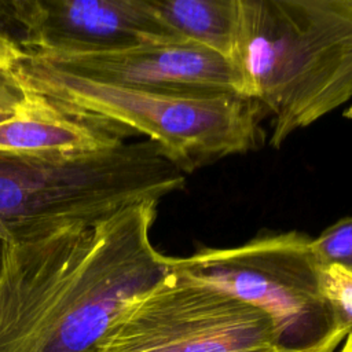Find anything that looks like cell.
Here are the masks:
<instances>
[{
    "label": "cell",
    "instance_id": "11",
    "mask_svg": "<svg viewBox=\"0 0 352 352\" xmlns=\"http://www.w3.org/2000/svg\"><path fill=\"white\" fill-rule=\"evenodd\" d=\"M319 290L337 320L352 331V271L318 263Z\"/></svg>",
    "mask_w": 352,
    "mask_h": 352
},
{
    "label": "cell",
    "instance_id": "1",
    "mask_svg": "<svg viewBox=\"0 0 352 352\" xmlns=\"http://www.w3.org/2000/svg\"><path fill=\"white\" fill-rule=\"evenodd\" d=\"M158 202L11 234L0 271V352H104L128 307L170 272V257L150 238Z\"/></svg>",
    "mask_w": 352,
    "mask_h": 352
},
{
    "label": "cell",
    "instance_id": "13",
    "mask_svg": "<svg viewBox=\"0 0 352 352\" xmlns=\"http://www.w3.org/2000/svg\"><path fill=\"white\" fill-rule=\"evenodd\" d=\"M26 0H0V34L19 45L25 40Z\"/></svg>",
    "mask_w": 352,
    "mask_h": 352
},
{
    "label": "cell",
    "instance_id": "7",
    "mask_svg": "<svg viewBox=\"0 0 352 352\" xmlns=\"http://www.w3.org/2000/svg\"><path fill=\"white\" fill-rule=\"evenodd\" d=\"M59 70L128 87L162 89H213L239 95L232 63L217 52L182 37H162L94 52L25 55Z\"/></svg>",
    "mask_w": 352,
    "mask_h": 352
},
{
    "label": "cell",
    "instance_id": "15",
    "mask_svg": "<svg viewBox=\"0 0 352 352\" xmlns=\"http://www.w3.org/2000/svg\"><path fill=\"white\" fill-rule=\"evenodd\" d=\"M338 352H352V331L348 333L345 341L342 342V346Z\"/></svg>",
    "mask_w": 352,
    "mask_h": 352
},
{
    "label": "cell",
    "instance_id": "9",
    "mask_svg": "<svg viewBox=\"0 0 352 352\" xmlns=\"http://www.w3.org/2000/svg\"><path fill=\"white\" fill-rule=\"evenodd\" d=\"M131 135L122 125L72 113L28 89L25 103L0 122V154L72 155L117 144Z\"/></svg>",
    "mask_w": 352,
    "mask_h": 352
},
{
    "label": "cell",
    "instance_id": "17",
    "mask_svg": "<svg viewBox=\"0 0 352 352\" xmlns=\"http://www.w3.org/2000/svg\"><path fill=\"white\" fill-rule=\"evenodd\" d=\"M15 111H11V110H1L0 109V122L6 121L7 118H10Z\"/></svg>",
    "mask_w": 352,
    "mask_h": 352
},
{
    "label": "cell",
    "instance_id": "18",
    "mask_svg": "<svg viewBox=\"0 0 352 352\" xmlns=\"http://www.w3.org/2000/svg\"><path fill=\"white\" fill-rule=\"evenodd\" d=\"M4 243L6 241L0 239V271H1V265H3V254H4Z\"/></svg>",
    "mask_w": 352,
    "mask_h": 352
},
{
    "label": "cell",
    "instance_id": "14",
    "mask_svg": "<svg viewBox=\"0 0 352 352\" xmlns=\"http://www.w3.org/2000/svg\"><path fill=\"white\" fill-rule=\"evenodd\" d=\"M28 89L12 70L0 69V109L16 111L26 100Z\"/></svg>",
    "mask_w": 352,
    "mask_h": 352
},
{
    "label": "cell",
    "instance_id": "5",
    "mask_svg": "<svg viewBox=\"0 0 352 352\" xmlns=\"http://www.w3.org/2000/svg\"><path fill=\"white\" fill-rule=\"evenodd\" d=\"M104 352L279 351L263 311L170 271L128 307Z\"/></svg>",
    "mask_w": 352,
    "mask_h": 352
},
{
    "label": "cell",
    "instance_id": "12",
    "mask_svg": "<svg viewBox=\"0 0 352 352\" xmlns=\"http://www.w3.org/2000/svg\"><path fill=\"white\" fill-rule=\"evenodd\" d=\"M319 264H337L352 271V217L331 224L311 242Z\"/></svg>",
    "mask_w": 352,
    "mask_h": 352
},
{
    "label": "cell",
    "instance_id": "3",
    "mask_svg": "<svg viewBox=\"0 0 352 352\" xmlns=\"http://www.w3.org/2000/svg\"><path fill=\"white\" fill-rule=\"evenodd\" d=\"M184 184L186 173L148 139L62 157L0 154V219L10 235L47 224L95 223Z\"/></svg>",
    "mask_w": 352,
    "mask_h": 352
},
{
    "label": "cell",
    "instance_id": "8",
    "mask_svg": "<svg viewBox=\"0 0 352 352\" xmlns=\"http://www.w3.org/2000/svg\"><path fill=\"white\" fill-rule=\"evenodd\" d=\"M177 37L150 0H28L25 55L94 52Z\"/></svg>",
    "mask_w": 352,
    "mask_h": 352
},
{
    "label": "cell",
    "instance_id": "16",
    "mask_svg": "<svg viewBox=\"0 0 352 352\" xmlns=\"http://www.w3.org/2000/svg\"><path fill=\"white\" fill-rule=\"evenodd\" d=\"M0 239H3V241H8L10 239L8 230H7L6 224L1 221V219H0Z\"/></svg>",
    "mask_w": 352,
    "mask_h": 352
},
{
    "label": "cell",
    "instance_id": "4",
    "mask_svg": "<svg viewBox=\"0 0 352 352\" xmlns=\"http://www.w3.org/2000/svg\"><path fill=\"white\" fill-rule=\"evenodd\" d=\"M311 242L297 231L261 234L238 246L170 257V271L263 311L279 352H336L349 330L319 290Z\"/></svg>",
    "mask_w": 352,
    "mask_h": 352
},
{
    "label": "cell",
    "instance_id": "10",
    "mask_svg": "<svg viewBox=\"0 0 352 352\" xmlns=\"http://www.w3.org/2000/svg\"><path fill=\"white\" fill-rule=\"evenodd\" d=\"M160 19L177 37L192 41L231 62L238 0H150Z\"/></svg>",
    "mask_w": 352,
    "mask_h": 352
},
{
    "label": "cell",
    "instance_id": "2",
    "mask_svg": "<svg viewBox=\"0 0 352 352\" xmlns=\"http://www.w3.org/2000/svg\"><path fill=\"white\" fill-rule=\"evenodd\" d=\"M22 84L55 104L122 125L157 143L186 175L260 144L265 110L228 91L162 89L80 77L23 59L14 67Z\"/></svg>",
    "mask_w": 352,
    "mask_h": 352
},
{
    "label": "cell",
    "instance_id": "6",
    "mask_svg": "<svg viewBox=\"0 0 352 352\" xmlns=\"http://www.w3.org/2000/svg\"><path fill=\"white\" fill-rule=\"evenodd\" d=\"M289 41L270 144L352 98V0H280Z\"/></svg>",
    "mask_w": 352,
    "mask_h": 352
}]
</instances>
